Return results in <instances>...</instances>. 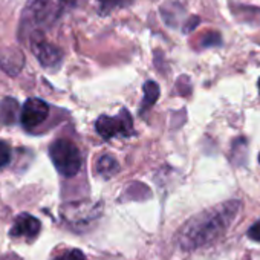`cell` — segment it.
Masks as SVG:
<instances>
[{
  "mask_svg": "<svg viewBox=\"0 0 260 260\" xmlns=\"http://www.w3.org/2000/svg\"><path fill=\"white\" fill-rule=\"evenodd\" d=\"M77 2H80V0H68V5H75Z\"/></svg>",
  "mask_w": 260,
  "mask_h": 260,
  "instance_id": "2e32d148",
  "label": "cell"
},
{
  "mask_svg": "<svg viewBox=\"0 0 260 260\" xmlns=\"http://www.w3.org/2000/svg\"><path fill=\"white\" fill-rule=\"evenodd\" d=\"M49 116V106L42 98H29L22 107L20 121L26 130H32L43 124Z\"/></svg>",
  "mask_w": 260,
  "mask_h": 260,
  "instance_id": "8992f818",
  "label": "cell"
},
{
  "mask_svg": "<svg viewBox=\"0 0 260 260\" xmlns=\"http://www.w3.org/2000/svg\"><path fill=\"white\" fill-rule=\"evenodd\" d=\"M159 96V86L155 81H147L144 84V101H143V107H150L156 103Z\"/></svg>",
  "mask_w": 260,
  "mask_h": 260,
  "instance_id": "7c38bea8",
  "label": "cell"
},
{
  "mask_svg": "<svg viewBox=\"0 0 260 260\" xmlns=\"http://www.w3.org/2000/svg\"><path fill=\"white\" fill-rule=\"evenodd\" d=\"M258 162H260V155H258Z\"/></svg>",
  "mask_w": 260,
  "mask_h": 260,
  "instance_id": "ac0fdd59",
  "label": "cell"
},
{
  "mask_svg": "<svg viewBox=\"0 0 260 260\" xmlns=\"http://www.w3.org/2000/svg\"><path fill=\"white\" fill-rule=\"evenodd\" d=\"M0 68L7 74L14 77L23 68V55L17 49L14 51H0Z\"/></svg>",
  "mask_w": 260,
  "mask_h": 260,
  "instance_id": "ba28073f",
  "label": "cell"
},
{
  "mask_svg": "<svg viewBox=\"0 0 260 260\" xmlns=\"http://www.w3.org/2000/svg\"><path fill=\"white\" fill-rule=\"evenodd\" d=\"M68 0H28L23 11V23L34 28V31H42L49 28L61 14Z\"/></svg>",
  "mask_w": 260,
  "mask_h": 260,
  "instance_id": "7a4b0ae2",
  "label": "cell"
},
{
  "mask_svg": "<svg viewBox=\"0 0 260 260\" xmlns=\"http://www.w3.org/2000/svg\"><path fill=\"white\" fill-rule=\"evenodd\" d=\"M40 231V222L34 216L28 213H22L17 216L14 220V225L10 231L13 237H26V239H34Z\"/></svg>",
  "mask_w": 260,
  "mask_h": 260,
  "instance_id": "52a82bcc",
  "label": "cell"
},
{
  "mask_svg": "<svg viewBox=\"0 0 260 260\" xmlns=\"http://www.w3.org/2000/svg\"><path fill=\"white\" fill-rule=\"evenodd\" d=\"M248 237H249L251 240H254V242H260V219H258L254 225L249 226V230H248Z\"/></svg>",
  "mask_w": 260,
  "mask_h": 260,
  "instance_id": "9a60e30c",
  "label": "cell"
},
{
  "mask_svg": "<svg viewBox=\"0 0 260 260\" xmlns=\"http://www.w3.org/2000/svg\"><path fill=\"white\" fill-rule=\"evenodd\" d=\"M17 112V101L14 98H5L0 103V121L10 124L16 119Z\"/></svg>",
  "mask_w": 260,
  "mask_h": 260,
  "instance_id": "30bf717a",
  "label": "cell"
},
{
  "mask_svg": "<svg viewBox=\"0 0 260 260\" xmlns=\"http://www.w3.org/2000/svg\"><path fill=\"white\" fill-rule=\"evenodd\" d=\"M95 170H96L98 176H101L104 179H110L112 176H115L119 172V164L112 155H103L98 158V161L95 164Z\"/></svg>",
  "mask_w": 260,
  "mask_h": 260,
  "instance_id": "9c48e42d",
  "label": "cell"
},
{
  "mask_svg": "<svg viewBox=\"0 0 260 260\" xmlns=\"http://www.w3.org/2000/svg\"><path fill=\"white\" fill-rule=\"evenodd\" d=\"M54 260H86V255L80 249H66L58 254Z\"/></svg>",
  "mask_w": 260,
  "mask_h": 260,
  "instance_id": "5bb4252c",
  "label": "cell"
},
{
  "mask_svg": "<svg viewBox=\"0 0 260 260\" xmlns=\"http://www.w3.org/2000/svg\"><path fill=\"white\" fill-rule=\"evenodd\" d=\"M49 156L57 172L64 178L75 176L83 164L80 149L69 140H57L49 147Z\"/></svg>",
  "mask_w": 260,
  "mask_h": 260,
  "instance_id": "3957f363",
  "label": "cell"
},
{
  "mask_svg": "<svg viewBox=\"0 0 260 260\" xmlns=\"http://www.w3.org/2000/svg\"><path fill=\"white\" fill-rule=\"evenodd\" d=\"M29 46L34 54V57L39 60V63L46 69H55L60 66L63 60V54L60 48H57L54 43L48 42L42 31H34L29 39Z\"/></svg>",
  "mask_w": 260,
  "mask_h": 260,
  "instance_id": "5b68a950",
  "label": "cell"
},
{
  "mask_svg": "<svg viewBox=\"0 0 260 260\" xmlns=\"http://www.w3.org/2000/svg\"><path fill=\"white\" fill-rule=\"evenodd\" d=\"M239 201H228L191 217L178 234V245L184 251H194L222 237L240 213Z\"/></svg>",
  "mask_w": 260,
  "mask_h": 260,
  "instance_id": "6da1fadb",
  "label": "cell"
},
{
  "mask_svg": "<svg viewBox=\"0 0 260 260\" xmlns=\"http://www.w3.org/2000/svg\"><path fill=\"white\" fill-rule=\"evenodd\" d=\"M132 2L134 0H98V10L101 16H107L116 10L128 7Z\"/></svg>",
  "mask_w": 260,
  "mask_h": 260,
  "instance_id": "8fae6325",
  "label": "cell"
},
{
  "mask_svg": "<svg viewBox=\"0 0 260 260\" xmlns=\"http://www.w3.org/2000/svg\"><path fill=\"white\" fill-rule=\"evenodd\" d=\"M11 161V147L7 141H0V169L8 166Z\"/></svg>",
  "mask_w": 260,
  "mask_h": 260,
  "instance_id": "4fadbf2b",
  "label": "cell"
},
{
  "mask_svg": "<svg viewBox=\"0 0 260 260\" xmlns=\"http://www.w3.org/2000/svg\"><path fill=\"white\" fill-rule=\"evenodd\" d=\"M95 128L106 141L112 138H128L134 135L132 118L127 110H121L116 116H100L96 119Z\"/></svg>",
  "mask_w": 260,
  "mask_h": 260,
  "instance_id": "277c9868",
  "label": "cell"
},
{
  "mask_svg": "<svg viewBox=\"0 0 260 260\" xmlns=\"http://www.w3.org/2000/svg\"><path fill=\"white\" fill-rule=\"evenodd\" d=\"M258 89H260V80H258Z\"/></svg>",
  "mask_w": 260,
  "mask_h": 260,
  "instance_id": "e0dca14e",
  "label": "cell"
}]
</instances>
